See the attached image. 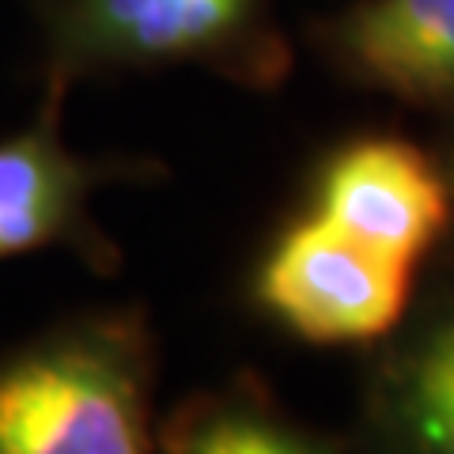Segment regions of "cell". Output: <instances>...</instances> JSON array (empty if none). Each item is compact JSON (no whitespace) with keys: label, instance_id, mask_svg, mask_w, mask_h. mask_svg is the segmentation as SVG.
<instances>
[{"label":"cell","instance_id":"6da1fadb","mask_svg":"<svg viewBox=\"0 0 454 454\" xmlns=\"http://www.w3.org/2000/svg\"><path fill=\"white\" fill-rule=\"evenodd\" d=\"M145 315L61 322L0 356V454H152Z\"/></svg>","mask_w":454,"mask_h":454},{"label":"cell","instance_id":"52a82bcc","mask_svg":"<svg viewBox=\"0 0 454 454\" xmlns=\"http://www.w3.org/2000/svg\"><path fill=\"white\" fill-rule=\"evenodd\" d=\"M372 417L382 454H454V300L387 360Z\"/></svg>","mask_w":454,"mask_h":454},{"label":"cell","instance_id":"ba28073f","mask_svg":"<svg viewBox=\"0 0 454 454\" xmlns=\"http://www.w3.org/2000/svg\"><path fill=\"white\" fill-rule=\"evenodd\" d=\"M163 454H337L250 390L205 394L167 420Z\"/></svg>","mask_w":454,"mask_h":454},{"label":"cell","instance_id":"9c48e42d","mask_svg":"<svg viewBox=\"0 0 454 454\" xmlns=\"http://www.w3.org/2000/svg\"><path fill=\"white\" fill-rule=\"evenodd\" d=\"M450 182H454V178H450Z\"/></svg>","mask_w":454,"mask_h":454},{"label":"cell","instance_id":"277c9868","mask_svg":"<svg viewBox=\"0 0 454 454\" xmlns=\"http://www.w3.org/2000/svg\"><path fill=\"white\" fill-rule=\"evenodd\" d=\"M310 212L382 258L417 265L450 231L454 182L402 137H360L318 167Z\"/></svg>","mask_w":454,"mask_h":454},{"label":"cell","instance_id":"3957f363","mask_svg":"<svg viewBox=\"0 0 454 454\" xmlns=\"http://www.w3.org/2000/svg\"><path fill=\"white\" fill-rule=\"evenodd\" d=\"M413 265L360 247L315 212L273 239L254 273V300L310 345H372L405 318Z\"/></svg>","mask_w":454,"mask_h":454},{"label":"cell","instance_id":"7a4b0ae2","mask_svg":"<svg viewBox=\"0 0 454 454\" xmlns=\"http://www.w3.org/2000/svg\"><path fill=\"white\" fill-rule=\"evenodd\" d=\"M46 95L121 68L197 65L243 88H277L292 53L273 0H42Z\"/></svg>","mask_w":454,"mask_h":454},{"label":"cell","instance_id":"5b68a950","mask_svg":"<svg viewBox=\"0 0 454 454\" xmlns=\"http://www.w3.org/2000/svg\"><path fill=\"white\" fill-rule=\"evenodd\" d=\"M61 103L46 95L27 129L0 140V258L73 247L106 265L114 254L91 223V193L118 167L91 163L61 140Z\"/></svg>","mask_w":454,"mask_h":454},{"label":"cell","instance_id":"8992f818","mask_svg":"<svg viewBox=\"0 0 454 454\" xmlns=\"http://www.w3.org/2000/svg\"><path fill=\"white\" fill-rule=\"evenodd\" d=\"M348 80L409 106H454V0H356L318 27Z\"/></svg>","mask_w":454,"mask_h":454}]
</instances>
